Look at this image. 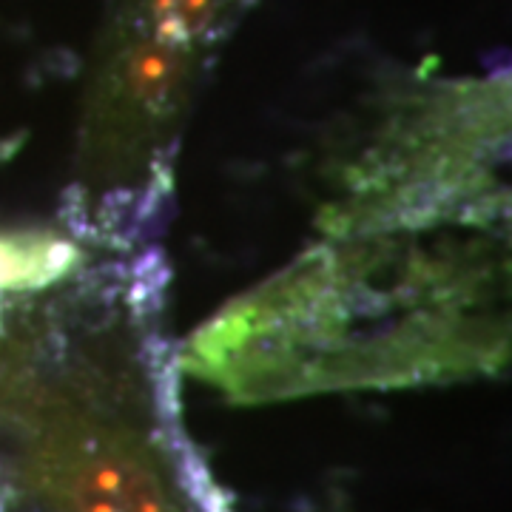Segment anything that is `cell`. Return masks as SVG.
<instances>
[{"instance_id": "cell-1", "label": "cell", "mask_w": 512, "mask_h": 512, "mask_svg": "<svg viewBox=\"0 0 512 512\" xmlns=\"http://www.w3.org/2000/svg\"><path fill=\"white\" fill-rule=\"evenodd\" d=\"M336 237L202 328L180 365L237 402L498 370V239Z\"/></svg>"}, {"instance_id": "cell-2", "label": "cell", "mask_w": 512, "mask_h": 512, "mask_svg": "<svg viewBox=\"0 0 512 512\" xmlns=\"http://www.w3.org/2000/svg\"><path fill=\"white\" fill-rule=\"evenodd\" d=\"M157 254L86 268L12 319L0 410L32 512H225L188 447Z\"/></svg>"}, {"instance_id": "cell-3", "label": "cell", "mask_w": 512, "mask_h": 512, "mask_svg": "<svg viewBox=\"0 0 512 512\" xmlns=\"http://www.w3.org/2000/svg\"><path fill=\"white\" fill-rule=\"evenodd\" d=\"M507 86L450 83L407 100L342 177L325 211L336 237L433 231L498 220V163L507 146Z\"/></svg>"}, {"instance_id": "cell-4", "label": "cell", "mask_w": 512, "mask_h": 512, "mask_svg": "<svg viewBox=\"0 0 512 512\" xmlns=\"http://www.w3.org/2000/svg\"><path fill=\"white\" fill-rule=\"evenodd\" d=\"M86 268V245L66 231H20L0 237V296L49 291Z\"/></svg>"}, {"instance_id": "cell-5", "label": "cell", "mask_w": 512, "mask_h": 512, "mask_svg": "<svg viewBox=\"0 0 512 512\" xmlns=\"http://www.w3.org/2000/svg\"><path fill=\"white\" fill-rule=\"evenodd\" d=\"M9 373H12V325L9 319H0V404L6 396Z\"/></svg>"}]
</instances>
